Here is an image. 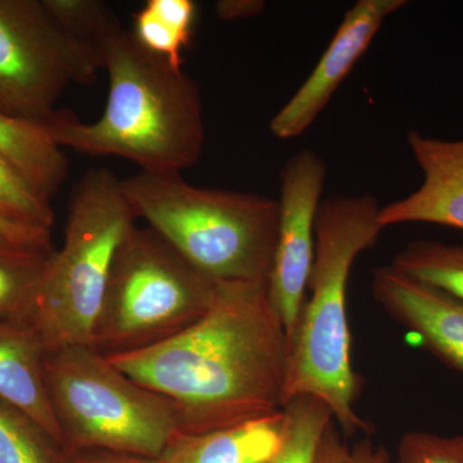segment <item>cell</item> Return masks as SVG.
<instances>
[{"mask_svg":"<svg viewBox=\"0 0 463 463\" xmlns=\"http://www.w3.org/2000/svg\"><path fill=\"white\" fill-rule=\"evenodd\" d=\"M289 350L268 283L225 282L187 330L108 358L173 404L179 432L203 434L281 411Z\"/></svg>","mask_w":463,"mask_h":463,"instance_id":"cell-1","label":"cell"},{"mask_svg":"<svg viewBox=\"0 0 463 463\" xmlns=\"http://www.w3.org/2000/svg\"><path fill=\"white\" fill-rule=\"evenodd\" d=\"M109 96L99 120L84 123L57 109L45 123L60 147L90 156L125 158L147 173H181L206 142L199 84L183 67L143 48L121 30L103 53Z\"/></svg>","mask_w":463,"mask_h":463,"instance_id":"cell-2","label":"cell"},{"mask_svg":"<svg viewBox=\"0 0 463 463\" xmlns=\"http://www.w3.org/2000/svg\"><path fill=\"white\" fill-rule=\"evenodd\" d=\"M380 205L370 194L323 200L315 225V260L297 331L289 350L283 405L310 395L330 408L341 431L373 434L354 411L362 377L353 370L346 289L355 259L373 248L385 228ZM282 405V407H283Z\"/></svg>","mask_w":463,"mask_h":463,"instance_id":"cell-3","label":"cell"},{"mask_svg":"<svg viewBox=\"0 0 463 463\" xmlns=\"http://www.w3.org/2000/svg\"><path fill=\"white\" fill-rule=\"evenodd\" d=\"M137 219H145L185 260L216 283H268L279 241V200L194 187L181 173L121 179Z\"/></svg>","mask_w":463,"mask_h":463,"instance_id":"cell-4","label":"cell"},{"mask_svg":"<svg viewBox=\"0 0 463 463\" xmlns=\"http://www.w3.org/2000/svg\"><path fill=\"white\" fill-rule=\"evenodd\" d=\"M137 221L121 179L109 167L90 169L76 182L65 242L52 255L29 319L48 353L90 345L116 252Z\"/></svg>","mask_w":463,"mask_h":463,"instance_id":"cell-5","label":"cell"},{"mask_svg":"<svg viewBox=\"0 0 463 463\" xmlns=\"http://www.w3.org/2000/svg\"><path fill=\"white\" fill-rule=\"evenodd\" d=\"M44 370L67 453L99 449L161 458L179 432L166 398L137 383L90 345L48 353Z\"/></svg>","mask_w":463,"mask_h":463,"instance_id":"cell-6","label":"cell"},{"mask_svg":"<svg viewBox=\"0 0 463 463\" xmlns=\"http://www.w3.org/2000/svg\"><path fill=\"white\" fill-rule=\"evenodd\" d=\"M218 283L152 228H133L112 265L90 346L129 354L173 339L206 315Z\"/></svg>","mask_w":463,"mask_h":463,"instance_id":"cell-7","label":"cell"},{"mask_svg":"<svg viewBox=\"0 0 463 463\" xmlns=\"http://www.w3.org/2000/svg\"><path fill=\"white\" fill-rule=\"evenodd\" d=\"M100 69L60 26L44 0H0V112L45 125L71 84L91 85Z\"/></svg>","mask_w":463,"mask_h":463,"instance_id":"cell-8","label":"cell"},{"mask_svg":"<svg viewBox=\"0 0 463 463\" xmlns=\"http://www.w3.org/2000/svg\"><path fill=\"white\" fill-rule=\"evenodd\" d=\"M326 174L325 161L310 149L289 157L281 173L279 241L268 292L285 326L289 347L315 260V225Z\"/></svg>","mask_w":463,"mask_h":463,"instance_id":"cell-9","label":"cell"},{"mask_svg":"<svg viewBox=\"0 0 463 463\" xmlns=\"http://www.w3.org/2000/svg\"><path fill=\"white\" fill-rule=\"evenodd\" d=\"M405 5L404 0H358L346 12L330 45L307 80L274 115L270 121L273 136L288 141L309 129L370 47L386 18Z\"/></svg>","mask_w":463,"mask_h":463,"instance_id":"cell-10","label":"cell"},{"mask_svg":"<svg viewBox=\"0 0 463 463\" xmlns=\"http://www.w3.org/2000/svg\"><path fill=\"white\" fill-rule=\"evenodd\" d=\"M371 289L380 307L417 335L425 349L463 373V301L392 265L374 270Z\"/></svg>","mask_w":463,"mask_h":463,"instance_id":"cell-11","label":"cell"},{"mask_svg":"<svg viewBox=\"0 0 463 463\" xmlns=\"http://www.w3.org/2000/svg\"><path fill=\"white\" fill-rule=\"evenodd\" d=\"M408 146L423 173L419 190L380 209L383 228L431 223L463 230V138L443 141L411 130Z\"/></svg>","mask_w":463,"mask_h":463,"instance_id":"cell-12","label":"cell"},{"mask_svg":"<svg viewBox=\"0 0 463 463\" xmlns=\"http://www.w3.org/2000/svg\"><path fill=\"white\" fill-rule=\"evenodd\" d=\"M47 354L30 323L0 322V402L25 414L65 450L45 383Z\"/></svg>","mask_w":463,"mask_h":463,"instance_id":"cell-13","label":"cell"},{"mask_svg":"<svg viewBox=\"0 0 463 463\" xmlns=\"http://www.w3.org/2000/svg\"><path fill=\"white\" fill-rule=\"evenodd\" d=\"M283 431L281 410L222 430L178 432L161 459L164 463H270L281 447Z\"/></svg>","mask_w":463,"mask_h":463,"instance_id":"cell-14","label":"cell"},{"mask_svg":"<svg viewBox=\"0 0 463 463\" xmlns=\"http://www.w3.org/2000/svg\"><path fill=\"white\" fill-rule=\"evenodd\" d=\"M0 154L16 165L50 199L69 174V161L45 125L0 112Z\"/></svg>","mask_w":463,"mask_h":463,"instance_id":"cell-15","label":"cell"},{"mask_svg":"<svg viewBox=\"0 0 463 463\" xmlns=\"http://www.w3.org/2000/svg\"><path fill=\"white\" fill-rule=\"evenodd\" d=\"M196 16L197 5L192 0H148L134 14L132 33L143 48L182 67Z\"/></svg>","mask_w":463,"mask_h":463,"instance_id":"cell-16","label":"cell"},{"mask_svg":"<svg viewBox=\"0 0 463 463\" xmlns=\"http://www.w3.org/2000/svg\"><path fill=\"white\" fill-rule=\"evenodd\" d=\"M54 248L0 245V322H27Z\"/></svg>","mask_w":463,"mask_h":463,"instance_id":"cell-17","label":"cell"},{"mask_svg":"<svg viewBox=\"0 0 463 463\" xmlns=\"http://www.w3.org/2000/svg\"><path fill=\"white\" fill-rule=\"evenodd\" d=\"M392 265L463 301V245L413 241L399 252Z\"/></svg>","mask_w":463,"mask_h":463,"instance_id":"cell-18","label":"cell"},{"mask_svg":"<svg viewBox=\"0 0 463 463\" xmlns=\"http://www.w3.org/2000/svg\"><path fill=\"white\" fill-rule=\"evenodd\" d=\"M285 431L270 463H315L319 441L334 422L327 404L310 395H298L282 407Z\"/></svg>","mask_w":463,"mask_h":463,"instance_id":"cell-19","label":"cell"},{"mask_svg":"<svg viewBox=\"0 0 463 463\" xmlns=\"http://www.w3.org/2000/svg\"><path fill=\"white\" fill-rule=\"evenodd\" d=\"M44 5L60 26L97 57L102 69L106 47L124 29L112 9L99 0H44Z\"/></svg>","mask_w":463,"mask_h":463,"instance_id":"cell-20","label":"cell"},{"mask_svg":"<svg viewBox=\"0 0 463 463\" xmlns=\"http://www.w3.org/2000/svg\"><path fill=\"white\" fill-rule=\"evenodd\" d=\"M50 197L0 154V216L16 223L52 230L56 221Z\"/></svg>","mask_w":463,"mask_h":463,"instance_id":"cell-21","label":"cell"},{"mask_svg":"<svg viewBox=\"0 0 463 463\" xmlns=\"http://www.w3.org/2000/svg\"><path fill=\"white\" fill-rule=\"evenodd\" d=\"M65 452L25 414L0 402V463H58Z\"/></svg>","mask_w":463,"mask_h":463,"instance_id":"cell-22","label":"cell"},{"mask_svg":"<svg viewBox=\"0 0 463 463\" xmlns=\"http://www.w3.org/2000/svg\"><path fill=\"white\" fill-rule=\"evenodd\" d=\"M397 463H463V434L440 437L408 432L399 441Z\"/></svg>","mask_w":463,"mask_h":463,"instance_id":"cell-23","label":"cell"},{"mask_svg":"<svg viewBox=\"0 0 463 463\" xmlns=\"http://www.w3.org/2000/svg\"><path fill=\"white\" fill-rule=\"evenodd\" d=\"M315 463H390V455L385 447L376 446L371 439L347 446L332 422L319 441Z\"/></svg>","mask_w":463,"mask_h":463,"instance_id":"cell-24","label":"cell"},{"mask_svg":"<svg viewBox=\"0 0 463 463\" xmlns=\"http://www.w3.org/2000/svg\"><path fill=\"white\" fill-rule=\"evenodd\" d=\"M0 245L51 249L52 230L16 223L0 216Z\"/></svg>","mask_w":463,"mask_h":463,"instance_id":"cell-25","label":"cell"},{"mask_svg":"<svg viewBox=\"0 0 463 463\" xmlns=\"http://www.w3.org/2000/svg\"><path fill=\"white\" fill-rule=\"evenodd\" d=\"M80 450V452L69 453L74 455L69 463H164L161 458H151L127 453L109 452V450L93 449Z\"/></svg>","mask_w":463,"mask_h":463,"instance_id":"cell-26","label":"cell"},{"mask_svg":"<svg viewBox=\"0 0 463 463\" xmlns=\"http://www.w3.org/2000/svg\"><path fill=\"white\" fill-rule=\"evenodd\" d=\"M264 7L260 0H223L216 5V14L223 20H242L258 16Z\"/></svg>","mask_w":463,"mask_h":463,"instance_id":"cell-27","label":"cell"}]
</instances>
